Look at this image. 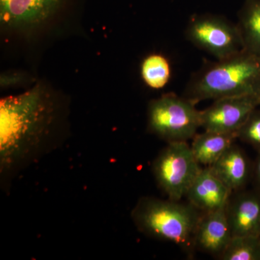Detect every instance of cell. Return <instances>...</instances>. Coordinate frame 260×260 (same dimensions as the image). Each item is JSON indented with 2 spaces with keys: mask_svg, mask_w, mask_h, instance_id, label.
I'll list each match as a JSON object with an SVG mask.
<instances>
[{
  "mask_svg": "<svg viewBox=\"0 0 260 260\" xmlns=\"http://www.w3.org/2000/svg\"><path fill=\"white\" fill-rule=\"evenodd\" d=\"M58 108L41 85L0 102V174L9 179L59 148Z\"/></svg>",
  "mask_w": 260,
  "mask_h": 260,
  "instance_id": "6da1fadb",
  "label": "cell"
},
{
  "mask_svg": "<svg viewBox=\"0 0 260 260\" xmlns=\"http://www.w3.org/2000/svg\"><path fill=\"white\" fill-rule=\"evenodd\" d=\"M259 88L260 56L243 50L204 65L191 77L183 96L197 104L208 99L258 95Z\"/></svg>",
  "mask_w": 260,
  "mask_h": 260,
  "instance_id": "7a4b0ae2",
  "label": "cell"
},
{
  "mask_svg": "<svg viewBox=\"0 0 260 260\" xmlns=\"http://www.w3.org/2000/svg\"><path fill=\"white\" fill-rule=\"evenodd\" d=\"M131 216L137 228L145 235L183 246L190 244L194 238L200 219L191 205L150 197L138 202Z\"/></svg>",
  "mask_w": 260,
  "mask_h": 260,
  "instance_id": "3957f363",
  "label": "cell"
},
{
  "mask_svg": "<svg viewBox=\"0 0 260 260\" xmlns=\"http://www.w3.org/2000/svg\"><path fill=\"white\" fill-rule=\"evenodd\" d=\"M148 128L159 138L171 142L186 141L201 126V111L184 96L167 93L149 104Z\"/></svg>",
  "mask_w": 260,
  "mask_h": 260,
  "instance_id": "277c9868",
  "label": "cell"
},
{
  "mask_svg": "<svg viewBox=\"0 0 260 260\" xmlns=\"http://www.w3.org/2000/svg\"><path fill=\"white\" fill-rule=\"evenodd\" d=\"M153 167L160 189L174 201L186 194L202 169L186 141L169 143L155 158Z\"/></svg>",
  "mask_w": 260,
  "mask_h": 260,
  "instance_id": "5b68a950",
  "label": "cell"
},
{
  "mask_svg": "<svg viewBox=\"0 0 260 260\" xmlns=\"http://www.w3.org/2000/svg\"><path fill=\"white\" fill-rule=\"evenodd\" d=\"M186 39L218 60L245 50L237 24L220 15H194L185 30Z\"/></svg>",
  "mask_w": 260,
  "mask_h": 260,
  "instance_id": "8992f818",
  "label": "cell"
},
{
  "mask_svg": "<svg viewBox=\"0 0 260 260\" xmlns=\"http://www.w3.org/2000/svg\"><path fill=\"white\" fill-rule=\"evenodd\" d=\"M260 106L256 94L221 98L201 111V126L205 131L237 133L251 113Z\"/></svg>",
  "mask_w": 260,
  "mask_h": 260,
  "instance_id": "52a82bcc",
  "label": "cell"
},
{
  "mask_svg": "<svg viewBox=\"0 0 260 260\" xmlns=\"http://www.w3.org/2000/svg\"><path fill=\"white\" fill-rule=\"evenodd\" d=\"M75 0H0L1 22L10 26H31L47 21Z\"/></svg>",
  "mask_w": 260,
  "mask_h": 260,
  "instance_id": "ba28073f",
  "label": "cell"
},
{
  "mask_svg": "<svg viewBox=\"0 0 260 260\" xmlns=\"http://www.w3.org/2000/svg\"><path fill=\"white\" fill-rule=\"evenodd\" d=\"M231 192L210 168L206 167L201 169L186 195L193 207L208 213L226 208Z\"/></svg>",
  "mask_w": 260,
  "mask_h": 260,
  "instance_id": "9c48e42d",
  "label": "cell"
},
{
  "mask_svg": "<svg viewBox=\"0 0 260 260\" xmlns=\"http://www.w3.org/2000/svg\"><path fill=\"white\" fill-rule=\"evenodd\" d=\"M232 238L225 208L208 212L200 218L194 240L196 245L205 252L221 255Z\"/></svg>",
  "mask_w": 260,
  "mask_h": 260,
  "instance_id": "30bf717a",
  "label": "cell"
},
{
  "mask_svg": "<svg viewBox=\"0 0 260 260\" xmlns=\"http://www.w3.org/2000/svg\"><path fill=\"white\" fill-rule=\"evenodd\" d=\"M226 214L232 237L260 238V197L252 193L239 195L229 202Z\"/></svg>",
  "mask_w": 260,
  "mask_h": 260,
  "instance_id": "8fae6325",
  "label": "cell"
},
{
  "mask_svg": "<svg viewBox=\"0 0 260 260\" xmlns=\"http://www.w3.org/2000/svg\"><path fill=\"white\" fill-rule=\"evenodd\" d=\"M210 168L232 191L243 187L249 177L248 159L244 152L234 144Z\"/></svg>",
  "mask_w": 260,
  "mask_h": 260,
  "instance_id": "7c38bea8",
  "label": "cell"
},
{
  "mask_svg": "<svg viewBox=\"0 0 260 260\" xmlns=\"http://www.w3.org/2000/svg\"><path fill=\"white\" fill-rule=\"evenodd\" d=\"M237 139V133L205 131L194 138L191 148L200 165L211 167Z\"/></svg>",
  "mask_w": 260,
  "mask_h": 260,
  "instance_id": "4fadbf2b",
  "label": "cell"
},
{
  "mask_svg": "<svg viewBox=\"0 0 260 260\" xmlns=\"http://www.w3.org/2000/svg\"><path fill=\"white\" fill-rule=\"evenodd\" d=\"M238 28L244 49L260 56V0H245L238 12Z\"/></svg>",
  "mask_w": 260,
  "mask_h": 260,
  "instance_id": "5bb4252c",
  "label": "cell"
},
{
  "mask_svg": "<svg viewBox=\"0 0 260 260\" xmlns=\"http://www.w3.org/2000/svg\"><path fill=\"white\" fill-rule=\"evenodd\" d=\"M172 74L170 64L165 56L153 54L142 63V78L150 88L161 89L169 83Z\"/></svg>",
  "mask_w": 260,
  "mask_h": 260,
  "instance_id": "9a60e30c",
  "label": "cell"
},
{
  "mask_svg": "<svg viewBox=\"0 0 260 260\" xmlns=\"http://www.w3.org/2000/svg\"><path fill=\"white\" fill-rule=\"evenodd\" d=\"M220 256L223 260H260V238L232 237Z\"/></svg>",
  "mask_w": 260,
  "mask_h": 260,
  "instance_id": "2e32d148",
  "label": "cell"
},
{
  "mask_svg": "<svg viewBox=\"0 0 260 260\" xmlns=\"http://www.w3.org/2000/svg\"><path fill=\"white\" fill-rule=\"evenodd\" d=\"M237 139L260 151V106L256 107L237 132Z\"/></svg>",
  "mask_w": 260,
  "mask_h": 260,
  "instance_id": "e0dca14e",
  "label": "cell"
},
{
  "mask_svg": "<svg viewBox=\"0 0 260 260\" xmlns=\"http://www.w3.org/2000/svg\"><path fill=\"white\" fill-rule=\"evenodd\" d=\"M255 172L256 178L260 185V151L258 152L257 158L256 160Z\"/></svg>",
  "mask_w": 260,
  "mask_h": 260,
  "instance_id": "ac0fdd59",
  "label": "cell"
},
{
  "mask_svg": "<svg viewBox=\"0 0 260 260\" xmlns=\"http://www.w3.org/2000/svg\"><path fill=\"white\" fill-rule=\"evenodd\" d=\"M258 95H259V99H260V88H259V93H258Z\"/></svg>",
  "mask_w": 260,
  "mask_h": 260,
  "instance_id": "d6986e66",
  "label": "cell"
}]
</instances>
